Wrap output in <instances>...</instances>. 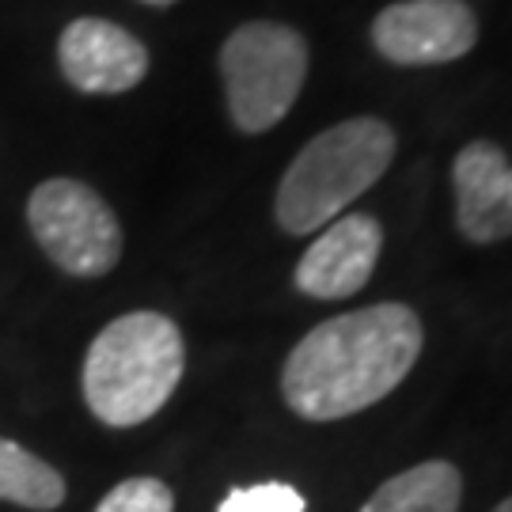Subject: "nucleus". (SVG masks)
Here are the masks:
<instances>
[{
    "label": "nucleus",
    "mask_w": 512,
    "mask_h": 512,
    "mask_svg": "<svg viewBox=\"0 0 512 512\" xmlns=\"http://www.w3.org/2000/svg\"><path fill=\"white\" fill-rule=\"evenodd\" d=\"M395 160V129L384 118H346L296 152L277 186V224L289 236L323 232L342 209L384 179Z\"/></svg>",
    "instance_id": "nucleus-3"
},
{
    "label": "nucleus",
    "mask_w": 512,
    "mask_h": 512,
    "mask_svg": "<svg viewBox=\"0 0 512 512\" xmlns=\"http://www.w3.org/2000/svg\"><path fill=\"white\" fill-rule=\"evenodd\" d=\"M141 4H152V8H167V4H175V0H141Z\"/></svg>",
    "instance_id": "nucleus-14"
},
{
    "label": "nucleus",
    "mask_w": 512,
    "mask_h": 512,
    "mask_svg": "<svg viewBox=\"0 0 512 512\" xmlns=\"http://www.w3.org/2000/svg\"><path fill=\"white\" fill-rule=\"evenodd\" d=\"M380 247H384V228L376 217L346 213L330 220L296 262V289L311 300H346L361 293L380 262Z\"/></svg>",
    "instance_id": "nucleus-8"
},
{
    "label": "nucleus",
    "mask_w": 512,
    "mask_h": 512,
    "mask_svg": "<svg viewBox=\"0 0 512 512\" xmlns=\"http://www.w3.org/2000/svg\"><path fill=\"white\" fill-rule=\"evenodd\" d=\"M186 372V342L175 319L129 311L99 330L84 353V403L110 429L145 425L167 406Z\"/></svg>",
    "instance_id": "nucleus-2"
},
{
    "label": "nucleus",
    "mask_w": 512,
    "mask_h": 512,
    "mask_svg": "<svg viewBox=\"0 0 512 512\" xmlns=\"http://www.w3.org/2000/svg\"><path fill=\"white\" fill-rule=\"evenodd\" d=\"M69 494L61 471H54L46 459L27 452L16 440L0 437V501L19 509L54 512Z\"/></svg>",
    "instance_id": "nucleus-11"
},
{
    "label": "nucleus",
    "mask_w": 512,
    "mask_h": 512,
    "mask_svg": "<svg viewBox=\"0 0 512 512\" xmlns=\"http://www.w3.org/2000/svg\"><path fill=\"white\" fill-rule=\"evenodd\" d=\"M95 512H175V494L160 478L137 475L110 486Z\"/></svg>",
    "instance_id": "nucleus-12"
},
{
    "label": "nucleus",
    "mask_w": 512,
    "mask_h": 512,
    "mask_svg": "<svg viewBox=\"0 0 512 512\" xmlns=\"http://www.w3.org/2000/svg\"><path fill=\"white\" fill-rule=\"evenodd\" d=\"M425 346L418 311L372 304L308 330L281 368V395L296 418L338 421L387 399L410 376Z\"/></svg>",
    "instance_id": "nucleus-1"
},
{
    "label": "nucleus",
    "mask_w": 512,
    "mask_h": 512,
    "mask_svg": "<svg viewBox=\"0 0 512 512\" xmlns=\"http://www.w3.org/2000/svg\"><path fill=\"white\" fill-rule=\"evenodd\" d=\"M220 76L236 129L266 133L293 110L308 80V42L285 23H243L220 46Z\"/></svg>",
    "instance_id": "nucleus-4"
},
{
    "label": "nucleus",
    "mask_w": 512,
    "mask_h": 512,
    "mask_svg": "<svg viewBox=\"0 0 512 512\" xmlns=\"http://www.w3.org/2000/svg\"><path fill=\"white\" fill-rule=\"evenodd\" d=\"M217 512H308V501L289 482H258L236 486L217 505Z\"/></svg>",
    "instance_id": "nucleus-13"
},
{
    "label": "nucleus",
    "mask_w": 512,
    "mask_h": 512,
    "mask_svg": "<svg viewBox=\"0 0 512 512\" xmlns=\"http://www.w3.org/2000/svg\"><path fill=\"white\" fill-rule=\"evenodd\" d=\"M478 42V19L463 0H399L372 23V46L395 65H444Z\"/></svg>",
    "instance_id": "nucleus-6"
},
{
    "label": "nucleus",
    "mask_w": 512,
    "mask_h": 512,
    "mask_svg": "<svg viewBox=\"0 0 512 512\" xmlns=\"http://www.w3.org/2000/svg\"><path fill=\"white\" fill-rule=\"evenodd\" d=\"M27 224L38 247L69 277H103L122 258V224L80 179H46L27 202Z\"/></svg>",
    "instance_id": "nucleus-5"
},
{
    "label": "nucleus",
    "mask_w": 512,
    "mask_h": 512,
    "mask_svg": "<svg viewBox=\"0 0 512 512\" xmlns=\"http://www.w3.org/2000/svg\"><path fill=\"white\" fill-rule=\"evenodd\" d=\"M463 475L448 459H425L380 482L357 512H459Z\"/></svg>",
    "instance_id": "nucleus-10"
},
{
    "label": "nucleus",
    "mask_w": 512,
    "mask_h": 512,
    "mask_svg": "<svg viewBox=\"0 0 512 512\" xmlns=\"http://www.w3.org/2000/svg\"><path fill=\"white\" fill-rule=\"evenodd\" d=\"M57 65L76 92L122 95L145 80L148 50L126 27L99 16H80L57 38Z\"/></svg>",
    "instance_id": "nucleus-7"
},
{
    "label": "nucleus",
    "mask_w": 512,
    "mask_h": 512,
    "mask_svg": "<svg viewBox=\"0 0 512 512\" xmlns=\"http://www.w3.org/2000/svg\"><path fill=\"white\" fill-rule=\"evenodd\" d=\"M456 224L471 243H501L512 236V164L490 141L459 148L452 164Z\"/></svg>",
    "instance_id": "nucleus-9"
},
{
    "label": "nucleus",
    "mask_w": 512,
    "mask_h": 512,
    "mask_svg": "<svg viewBox=\"0 0 512 512\" xmlns=\"http://www.w3.org/2000/svg\"><path fill=\"white\" fill-rule=\"evenodd\" d=\"M494 512H512V497H505V501H501V505H497Z\"/></svg>",
    "instance_id": "nucleus-15"
}]
</instances>
